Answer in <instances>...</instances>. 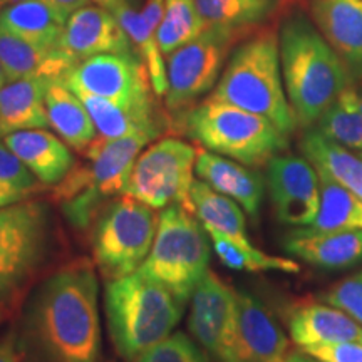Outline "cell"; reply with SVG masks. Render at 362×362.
Listing matches in <instances>:
<instances>
[{
    "label": "cell",
    "instance_id": "1",
    "mask_svg": "<svg viewBox=\"0 0 362 362\" xmlns=\"http://www.w3.org/2000/svg\"><path fill=\"white\" fill-rule=\"evenodd\" d=\"M19 346L22 362H99V282L89 260H72L39 284Z\"/></svg>",
    "mask_w": 362,
    "mask_h": 362
},
{
    "label": "cell",
    "instance_id": "2",
    "mask_svg": "<svg viewBox=\"0 0 362 362\" xmlns=\"http://www.w3.org/2000/svg\"><path fill=\"white\" fill-rule=\"evenodd\" d=\"M279 47L285 93L297 126L312 128L352 84L349 71L307 13L285 17Z\"/></svg>",
    "mask_w": 362,
    "mask_h": 362
},
{
    "label": "cell",
    "instance_id": "3",
    "mask_svg": "<svg viewBox=\"0 0 362 362\" xmlns=\"http://www.w3.org/2000/svg\"><path fill=\"white\" fill-rule=\"evenodd\" d=\"M210 98L264 116L291 136L297 119L285 93L277 30L259 29L240 40Z\"/></svg>",
    "mask_w": 362,
    "mask_h": 362
},
{
    "label": "cell",
    "instance_id": "4",
    "mask_svg": "<svg viewBox=\"0 0 362 362\" xmlns=\"http://www.w3.org/2000/svg\"><path fill=\"white\" fill-rule=\"evenodd\" d=\"M185 305L163 285L139 274L106 280L104 310L112 346L126 362L165 341L183 315Z\"/></svg>",
    "mask_w": 362,
    "mask_h": 362
},
{
    "label": "cell",
    "instance_id": "5",
    "mask_svg": "<svg viewBox=\"0 0 362 362\" xmlns=\"http://www.w3.org/2000/svg\"><path fill=\"white\" fill-rule=\"evenodd\" d=\"M156 139L151 134H133L106 139L98 136L84 149V163H76L52 198L66 220L78 230L93 226L101 208L116 194H123L141 149Z\"/></svg>",
    "mask_w": 362,
    "mask_h": 362
},
{
    "label": "cell",
    "instance_id": "6",
    "mask_svg": "<svg viewBox=\"0 0 362 362\" xmlns=\"http://www.w3.org/2000/svg\"><path fill=\"white\" fill-rule=\"evenodd\" d=\"M180 123L203 149L245 166L267 165L288 146V136L264 116L210 96L194 104Z\"/></svg>",
    "mask_w": 362,
    "mask_h": 362
},
{
    "label": "cell",
    "instance_id": "7",
    "mask_svg": "<svg viewBox=\"0 0 362 362\" xmlns=\"http://www.w3.org/2000/svg\"><path fill=\"white\" fill-rule=\"evenodd\" d=\"M208 232L200 220L181 205L166 206L160 215L151 252L139 274L163 285L183 305L192 298L210 264Z\"/></svg>",
    "mask_w": 362,
    "mask_h": 362
},
{
    "label": "cell",
    "instance_id": "8",
    "mask_svg": "<svg viewBox=\"0 0 362 362\" xmlns=\"http://www.w3.org/2000/svg\"><path fill=\"white\" fill-rule=\"evenodd\" d=\"M158 223L155 208L128 194L111 198L90 232L94 262L103 277L116 280L138 272L151 252Z\"/></svg>",
    "mask_w": 362,
    "mask_h": 362
},
{
    "label": "cell",
    "instance_id": "9",
    "mask_svg": "<svg viewBox=\"0 0 362 362\" xmlns=\"http://www.w3.org/2000/svg\"><path fill=\"white\" fill-rule=\"evenodd\" d=\"M52 238V216L42 202L0 208V304L12 305L42 267Z\"/></svg>",
    "mask_w": 362,
    "mask_h": 362
},
{
    "label": "cell",
    "instance_id": "10",
    "mask_svg": "<svg viewBox=\"0 0 362 362\" xmlns=\"http://www.w3.org/2000/svg\"><path fill=\"white\" fill-rule=\"evenodd\" d=\"M247 34L248 30L206 27L198 37L170 54L166 61V111L181 119L205 94L211 93L233 47Z\"/></svg>",
    "mask_w": 362,
    "mask_h": 362
},
{
    "label": "cell",
    "instance_id": "11",
    "mask_svg": "<svg viewBox=\"0 0 362 362\" xmlns=\"http://www.w3.org/2000/svg\"><path fill=\"white\" fill-rule=\"evenodd\" d=\"M197 156L198 148L183 139L165 138L153 143L136 160L123 194L155 210L181 205L193 214L192 187Z\"/></svg>",
    "mask_w": 362,
    "mask_h": 362
},
{
    "label": "cell",
    "instance_id": "12",
    "mask_svg": "<svg viewBox=\"0 0 362 362\" xmlns=\"http://www.w3.org/2000/svg\"><path fill=\"white\" fill-rule=\"evenodd\" d=\"M188 329L218 362L240 361L238 307L235 288L208 270L189 298Z\"/></svg>",
    "mask_w": 362,
    "mask_h": 362
},
{
    "label": "cell",
    "instance_id": "13",
    "mask_svg": "<svg viewBox=\"0 0 362 362\" xmlns=\"http://www.w3.org/2000/svg\"><path fill=\"white\" fill-rule=\"evenodd\" d=\"M76 94H90L116 104L155 101L149 74L138 54H99L84 59L62 78Z\"/></svg>",
    "mask_w": 362,
    "mask_h": 362
},
{
    "label": "cell",
    "instance_id": "14",
    "mask_svg": "<svg viewBox=\"0 0 362 362\" xmlns=\"http://www.w3.org/2000/svg\"><path fill=\"white\" fill-rule=\"evenodd\" d=\"M267 187L280 223H314L320 205V181L309 160L284 153L274 156L267 163Z\"/></svg>",
    "mask_w": 362,
    "mask_h": 362
},
{
    "label": "cell",
    "instance_id": "15",
    "mask_svg": "<svg viewBox=\"0 0 362 362\" xmlns=\"http://www.w3.org/2000/svg\"><path fill=\"white\" fill-rule=\"evenodd\" d=\"M59 47L78 62L99 54L133 52L123 25L107 8L86 6L66 21Z\"/></svg>",
    "mask_w": 362,
    "mask_h": 362
},
{
    "label": "cell",
    "instance_id": "16",
    "mask_svg": "<svg viewBox=\"0 0 362 362\" xmlns=\"http://www.w3.org/2000/svg\"><path fill=\"white\" fill-rule=\"evenodd\" d=\"M309 16L349 71L362 83V0H310Z\"/></svg>",
    "mask_w": 362,
    "mask_h": 362
},
{
    "label": "cell",
    "instance_id": "17",
    "mask_svg": "<svg viewBox=\"0 0 362 362\" xmlns=\"http://www.w3.org/2000/svg\"><path fill=\"white\" fill-rule=\"evenodd\" d=\"M240 361L282 362L288 354V337L272 312L253 293L237 291Z\"/></svg>",
    "mask_w": 362,
    "mask_h": 362
},
{
    "label": "cell",
    "instance_id": "18",
    "mask_svg": "<svg viewBox=\"0 0 362 362\" xmlns=\"http://www.w3.org/2000/svg\"><path fill=\"white\" fill-rule=\"evenodd\" d=\"M284 248L291 255L320 269H347L362 260V230L298 226L284 238Z\"/></svg>",
    "mask_w": 362,
    "mask_h": 362
},
{
    "label": "cell",
    "instance_id": "19",
    "mask_svg": "<svg viewBox=\"0 0 362 362\" xmlns=\"http://www.w3.org/2000/svg\"><path fill=\"white\" fill-rule=\"evenodd\" d=\"M287 325L292 342L298 349L334 342L362 344V325L347 312L325 302L293 307Z\"/></svg>",
    "mask_w": 362,
    "mask_h": 362
},
{
    "label": "cell",
    "instance_id": "20",
    "mask_svg": "<svg viewBox=\"0 0 362 362\" xmlns=\"http://www.w3.org/2000/svg\"><path fill=\"white\" fill-rule=\"evenodd\" d=\"M84 103L93 123L98 129V136L106 139L124 138L133 134H151L158 138L166 129L170 119L158 107L156 99L138 104H116L107 99L78 94Z\"/></svg>",
    "mask_w": 362,
    "mask_h": 362
},
{
    "label": "cell",
    "instance_id": "21",
    "mask_svg": "<svg viewBox=\"0 0 362 362\" xmlns=\"http://www.w3.org/2000/svg\"><path fill=\"white\" fill-rule=\"evenodd\" d=\"M194 171L198 178L216 192L237 202L253 218L259 216L265 193L260 173L252 171L242 163L203 148H198Z\"/></svg>",
    "mask_w": 362,
    "mask_h": 362
},
{
    "label": "cell",
    "instance_id": "22",
    "mask_svg": "<svg viewBox=\"0 0 362 362\" xmlns=\"http://www.w3.org/2000/svg\"><path fill=\"white\" fill-rule=\"evenodd\" d=\"M2 139L44 187H56L76 165L69 146L45 128L17 131Z\"/></svg>",
    "mask_w": 362,
    "mask_h": 362
},
{
    "label": "cell",
    "instance_id": "23",
    "mask_svg": "<svg viewBox=\"0 0 362 362\" xmlns=\"http://www.w3.org/2000/svg\"><path fill=\"white\" fill-rule=\"evenodd\" d=\"M0 64L7 83L21 79H62L76 62L61 47H44L0 29Z\"/></svg>",
    "mask_w": 362,
    "mask_h": 362
},
{
    "label": "cell",
    "instance_id": "24",
    "mask_svg": "<svg viewBox=\"0 0 362 362\" xmlns=\"http://www.w3.org/2000/svg\"><path fill=\"white\" fill-rule=\"evenodd\" d=\"M45 111L49 126L69 148L84 151L98 138V129L84 103L62 79L49 81Z\"/></svg>",
    "mask_w": 362,
    "mask_h": 362
},
{
    "label": "cell",
    "instance_id": "25",
    "mask_svg": "<svg viewBox=\"0 0 362 362\" xmlns=\"http://www.w3.org/2000/svg\"><path fill=\"white\" fill-rule=\"evenodd\" d=\"M52 79H21L0 89V139L24 129L47 128L45 89Z\"/></svg>",
    "mask_w": 362,
    "mask_h": 362
},
{
    "label": "cell",
    "instance_id": "26",
    "mask_svg": "<svg viewBox=\"0 0 362 362\" xmlns=\"http://www.w3.org/2000/svg\"><path fill=\"white\" fill-rule=\"evenodd\" d=\"M300 151L320 173L327 175L362 200V155L351 151L315 128H307L300 138Z\"/></svg>",
    "mask_w": 362,
    "mask_h": 362
},
{
    "label": "cell",
    "instance_id": "27",
    "mask_svg": "<svg viewBox=\"0 0 362 362\" xmlns=\"http://www.w3.org/2000/svg\"><path fill=\"white\" fill-rule=\"evenodd\" d=\"M64 24L42 0H11L0 11V29L44 47H57Z\"/></svg>",
    "mask_w": 362,
    "mask_h": 362
},
{
    "label": "cell",
    "instance_id": "28",
    "mask_svg": "<svg viewBox=\"0 0 362 362\" xmlns=\"http://www.w3.org/2000/svg\"><path fill=\"white\" fill-rule=\"evenodd\" d=\"M192 203L194 216L205 226L206 232L223 235L240 245H252L247 237V223L242 206L232 198L216 192L205 181L194 180L192 187Z\"/></svg>",
    "mask_w": 362,
    "mask_h": 362
},
{
    "label": "cell",
    "instance_id": "29",
    "mask_svg": "<svg viewBox=\"0 0 362 362\" xmlns=\"http://www.w3.org/2000/svg\"><path fill=\"white\" fill-rule=\"evenodd\" d=\"M119 24L123 25L124 33L133 44V49L138 52L144 67H146L153 90L158 98H165L168 89V78H166V62L163 56L156 33L143 19L141 12H138L129 2L123 4L112 12Z\"/></svg>",
    "mask_w": 362,
    "mask_h": 362
},
{
    "label": "cell",
    "instance_id": "30",
    "mask_svg": "<svg viewBox=\"0 0 362 362\" xmlns=\"http://www.w3.org/2000/svg\"><path fill=\"white\" fill-rule=\"evenodd\" d=\"M319 173L320 205L314 223L315 230H362V200L336 183L327 175Z\"/></svg>",
    "mask_w": 362,
    "mask_h": 362
},
{
    "label": "cell",
    "instance_id": "31",
    "mask_svg": "<svg viewBox=\"0 0 362 362\" xmlns=\"http://www.w3.org/2000/svg\"><path fill=\"white\" fill-rule=\"evenodd\" d=\"M205 27L248 30L264 22L279 0H197Z\"/></svg>",
    "mask_w": 362,
    "mask_h": 362
},
{
    "label": "cell",
    "instance_id": "32",
    "mask_svg": "<svg viewBox=\"0 0 362 362\" xmlns=\"http://www.w3.org/2000/svg\"><path fill=\"white\" fill-rule=\"evenodd\" d=\"M205 29L197 0H165L163 21L156 30L163 56L168 57Z\"/></svg>",
    "mask_w": 362,
    "mask_h": 362
},
{
    "label": "cell",
    "instance_id": "33",
    "mask_svg": "<svg viewBox=\"0 0 362 362\" xmlns=\"http://www.w3.org/2000/svg\"><path fill=\"white\" fill-rule=\"evenodd\" d=\"M214 243V250L221 264L226 269L243 270V272H282V274H297L300 272V265L292 259L269 255L253 245L245 247L223 235L208 232Z\"/></svg>",
    "mask_w": 362,
    "mask_h": 362
},
{
    "label": "cell",
    "instance_id": "34",
    "mask_svg": "<svg viewBox=\"0 0 362 362\" xmlns=\"http://www.w3.org/2000/svg\"><path fill=\"white\" fill-rule=\"evenodd\" d=\"M349 88L344 89L337 101L319 117L312 128L342 146L362 151V115L352 103Z\"/></svg>",
    "mask_w": 362,
    "mask_h": 362
},
{
    "label": "cell",
    "instance_id": "35",
    "mask_svg": "<svg viewBox=\"0 0 362 362\" xmlns=\"http://www.w3.org/2000/svg\"><path fill=\"white\" fill-rule=\"evenodd\" d=\"M39 188L40 183L33 171L4 143V139H0V192L29 200Z\"/></svg>",
    "mask_w": 362,
    "mask_h": 362
},
{
    "label": "cell",
    "instance_id": "36",
    "mask_svg": "<svg viewBox=\"0 0 362 362\" xmlns=\"http://www.w3.org/2000/svg\"><path fill=\"white\" fill-rule=\"evenodd\" d=\"M136 362H210L203 347L187 334H170L165 341L139 356Z\"/></svg>",
    "mask_w": 362,
    "mask_h": 362
},
{
    "label": "cell",
    "instance_id": "37",
    "mask_svg": "<svg viewBox=\"0 0 362 362\" xmlns=\"http://www.w3.org/2000/svg\"><path fill=\"white\" fill-rule=\"evenodd\" d=\"M322 302L347 312L362 325V270L327 288L322 293Z\"/></svg>",
    "mask_w": 362,
    "mask_h": 362
},
{
    "label": "cell",
    "instance_id": "38",
    "mask_svg": "<svg viewBox=\"0 0 362 362\" xmlns=\"http://www.w3.org/2000/svg\"><path fill=\"white\" fill-rule=\"evenodd\" d=\"M300 351L319 362H362L361 342H334Z\"/></svg>",
    "mask_w": 362,
    "mask_h": 362
},
{
    "label": "cell",
    "instance_id": "39",
    "mask_svg": "<svg viewBox=\"0 0 362 362\" xmlns=\"http://www.w3.org/2000/svg\"><path fill=\"white\" fill-rule=\"evenodd\" d=\"M42 2L47 7H51L52 11L66 22L72 13L78 12L79 8L89 6L90 0H42Z\"/></svg>",
    "mask_w": 362,
    "mask_h": 362
},
{
    "label": "cell",
    "instance_id": "40",
    "mask_svg": "<svg viewBox=\"0 0 362 362\" xmlns=\"http://www.w3.org/2000/svg\"><path fill=\"white\" fill-rule=\"evenodd\" d=\"M139 12H141L143 19L148 22V25L156 33L158 27H160L163 21L165 0H146V2H144V7Z\"/></svg>",
    "mask_w": 362,
    "mask_h": 362
},
{
    "label": "cell",
    "instance_id": "41",
    "mask_svg": "<svg viewBox=\"0 0 362 362\" xmlns=\"http://www.w3.org/2000/svg\"><path fill=\"white\" fill-rule=\"evenodd\" d=\"M0 362H22V351L16 334L0 339Z\"/></svg>",
    "mask_w": 362,
    "mask_h": 362
},
{
    "label": "cell",
    "instance_id": "42",
    "mask_svg": "<svg viewBox=\"0 0 362 362\" xmlns=\"http://www.w3.org/2000/svg\"><path fill=\"white\" fill-rule=\"evenodd\" d=\"M282 362H319V361L298 349L296 352H288L287 357H285Z\"/></svg>",
    "mask_w": 362,
    "mask_h": 362
},
{
    "label": "cell",
    "instance_id": "43",
    "mask_svg": "<svg viewBox=\"0 0 362 362\" xmlns=\"http://www.w3.org/2000/svg\"><path fill=\"white\" fill-rule=\"evenodd\" d=\"M349 93H351V99H352V103H354L356 110L362 115V88L361 86L352 84L349 88Z\"/></svg>",
    "mask_w": 362,
    "mask_h": 362
},
{
    "label": "cell",
    "instance_id": "44",
    "mask_svg": "<svg viewBox=\"0 0 362 362\" xmlns=\"http://www.w3.org/2000/svg\"><path fill=\"white\" fill-rule=\"evenodd\" d=\"M90 2H94V4H96V6H99V7L107 8V11L115 12L117 7L123 6V4L128 2V0H90Z\"/></svg>",
    "mask_w": 362,
    "mask_h": 362
},
{
    "label": "cell",
    "instance_id": "45",
    "mask_svg": "<svg viewBox=\"0 0 362 362\" xmlns=\"http://www.w3.org/2000/svg\"><path fill=\"white\" fill-rule=\"evenodd\" d=\"M17 202H24V200H22V198H19V197H16V194L0 192V208L12 205V203H17Z\"/></svg>",
    "mask_w": 362,
    "mask_h": 362
},
{
    "label": "cell",
    "instance_id": "46",
    "mask_svg": "<svg viewBox=\"0 0 362 362\" xmlns=\"http://www.w3.org/2000/svg\"><path fill=\"white\" fill-rule=\"evenodd\" d=\"M6 84H7V76H6V72H4L2 64H0V89H2Z\"/></svg>",
    "mask_w": 362,
    "mask_h": 362
},
{
    "label": "cell",
    "instance_id": "47",
    "mask_svg": "<svg viewBox=\"0 0 362 362\" xmlns=\"http://www.w3.org/2000/svg\"><path fill=\"white\" fill-rule=\"evenodd\" d=\"M7 310H8V307H6V305L0 304V324H2L4 320H6V317H7Z\"/></svg>",
    "mask_w": 362,
    "mask_h": 362
},
{
    "label": "cell",
    "instance_id": "48",
    "mask_svg": "<svg viewBox=\"0 0 362 362\" xmlns=\"http://www.w3.org/2000/svg\"><path fill=\"white\" fill-rule=\"evenodd\" d=\"M361 155H362V151H361Z\"/></svg>",
    "mask_w": 362,
    "mask_h": 362
}]
</instances>
